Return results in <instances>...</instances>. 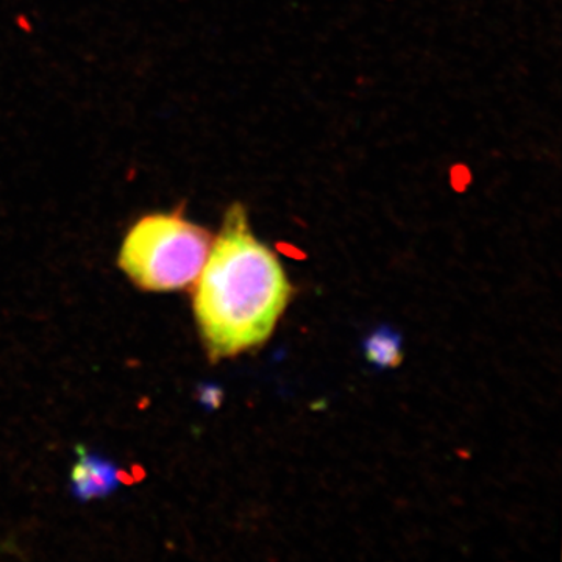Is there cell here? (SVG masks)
<instances>
[{
    "mask_svg": "<svg viewBox=\"0 0 562 562\" xmlns=\"http://www.w3.org/2000/svg\"><path fill=\"white\" fill-rule=\"evenodd\" d=\"M79 460L70 472L72 492L79 501H94L106 497L120 484V472L113 462L92 454L83 447H77Z\"/></svg>",
    "mask_w": 562,
    "mask_h": 562,
    "instance_id": "3",
    "label": "cell"
},
{
    "mask_svg": "<svg viewBox=\"0 0 562 562\" xmlns=\"http://www.w3.org/2000/svg\"><path fill=\"white\" fill-rule=\"evenodd\" d=\"M211 244L210 232L180 211L151 213L125 235L117 262L140 290L180 291L201 276Z\"/></svg>",
    "mask_w": 562,
    "mask_h": 562,
    "instance_id": "2",
    "label": "cell"
},
{
    "mask_svg": "<svg viewBox=\"0 0 562 562\" xmlns=\"http://www.w3.org/2000/svg\"><path fill=\"white\" fill-rule=\"evenodd\" d=\"M291 294L279 258L258 241L241 203H233L195 280V321L210 360L268 341Z\"/></svg>",
    "mask_w": 562,
    "mask_h": 562,
    "instance_id": "1",
    "label": "cell"
},
{
    "mask_svg": "<svg viewBox=\"0 0 562 562\" xmlns=\"http://www.w3.org/2000/svg\"><path fill=\"white\" fill-rule=\"evenodd\" d=\"M366 360L376 369L397 368L402 362V336L392 328L380 327L362 342Z\"/></svg>",
    "mask_w": 562,
    "mask_h": 562,
    "instance_id": "4",
    "label": "cell"
}]
</instances>
